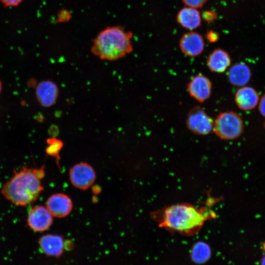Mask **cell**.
<instances>
[{"label":"cell","mask_w":265,"mask_h":265,"mask_svg":"<svg viewBox=\"0 0 265 265\" xmlns=\"http://www.w3.org/2000/svg\"><path fill=\"white\" fill-rule=\"evenodd\" d=\"M258 93L253 87L243 86L240 87L235 95V101L238 107L242 110L253 109L259 101Z\"/></svg>","instance_id":"8fae6325"},{"label":"cell","mask_w":265,"mask_h":265,"mask_svg":"<svg viewBox=\"0 0 265 265\" xmlns=\"http://www.w3.org/2000/svg\"><path fill=\"white\" fill-rule=\"evenodd\" d=\"M44 175L43 167L32 169L23 166L3 185L1 193L8 200L17 206H25L34 202L43 187L40 180Z\"/></svg>","instance_id":"7a4b0ae2"},{"label":"cell","mask_w":265,"mask_h":265,"mask_svg":"<svg viewBox=\"0 0 265 265\" xmlns=\"http://www.w3.org/2000/svg\"><path fill=\"white\" fill-rule=\"evenodd\" d=\"M251 76V69L244 62L233 64L227 72L228 81L236 86H245L250 81Z\"/></svg>","instance_id":"2e32d148"},{"label":"cell","mask_w":265,"mask_h":265,"mask_svg":"<svg viewBox=\"0 0 265 265\" xmlns=\"http://www.w3.org/2000/svg\"><path fill=\"white\" fill-rule=\"evenodd\" d=\"M58 95L57 85L51 80L40 82L36 88V97L39 103L44 107L52 106Z\"/></svg>","instance_id":"4fadbf2b"},{"label":"cell","mask_w":265,"mask_h":265,"mask_svg":"<svg viewBox=\"0 0 265 265\" xmlns=\"http://www.w3.org/2000/svg\"><path fill=\"white\" fill-rule=\"evenodd\" d=\"M231 63V59L229 53L220 48L212 51L206 61L209 69L211 72L216 73H222L226 71Z\"/></svg>","instance_id":"5bb4252c"},{"label":"cell","mask_w":265,"mask_h":265,"mask_svg":"<svg viewBox=\"0 0 265 265\" xmlns=\"http://www.w3.org/2000/svg\"><path fill=\"white\" fill-rule=\"evenodd\" d=\"M38 243L42 252L52 257H58L61 256L65 246L63 238L54 234H47L41 237Z\"/></svg>","instance_id":"7c38bea8"},{"label":"cell","mask_w":265,"mask_h":265,"mask_svg":"<svg viewBox=\"0 0 265 265\" xmlns=\"http://www.w3.org/2000/svg\"><path fill=\"white\" fill-rule=\"evenodd\" d=\"M213 121L204 109L195 106L189 111L186 124L187 129L192 133L205 135L212 132Z\"/></svg>","instance_id":"5b68a950"},{"label":"cell","mask_w":265,"mask_h":265,"mask_svg":"<svg viewBox=\"0 0 265 265\" xmlns=\"http://www.w3.org/2000/svg\"><path fill=\"white\" fill-rule=\"evenodd\" d=\"M69 177L71 183L74 186L85 190L94 183L96 174L90 165L86 163H80L71 168Z\"/></svg>","instance_id":"8992f818"},{"label":"cell","mask_w":265,"mask_h":265,"mask_svg":"<svg viewBox=\"0 0 265 265\" xmlns=\"http://www.w3.org/2000/svg\"><path fill=\"white\" fill-rule=\"evenodd\" d=\"M219 34L213 30H210L206 34L207 39L211 43H214L219 39Z\"/></svg>","instance_id":"44dd1931"},{"label":"cell","mask_w":265,"mask_h":265,"mask_svg":"<svg viewBox=\"0 0 265 265\" xmlns=\"http://www.w3.org/2000/svg\"><path fill=\"white\" fill-rule=\"evenodd\" d=\"M243 120L237 113L226 111L219 113L214 119L212 132L223 140H233L242 134Z\"/></svg>","instance_id":"277c9868"},{"label":"cell","mask_w":265,"mask_h":265,"mask_svg":"<svg viewBox=\"0 0 265 265\" xmlns=\"http://www.w3.org/2000/svg\"><path fill=\"white\" fill-rule=\"evenodd\" d=\"M132 33L121 27H107L94 40L91 51L101 59L118 60L132 52Z\"/></svg>","instance_id":"3957f363"},{"label":"cell","mask_w":265,"mask_h":265,"mask_svg":"<svg viewBox=\"0 0 265 265\" xmlns=\"http://www.w3.org/2000/svg\"><path fill=\"white\" fill-rule=\"evenodd\" d=\"M23 0H0V2L5 7H15L21 3Z\"/></svg>","instance_id":"ffe728a7"},{"label":"cell","mask_w":265,"mask_h":265,"mask_svg":"<svg viewBox=\"0 0 265 265\" xmlns=\"http://www.w3.org/2000/svg\"><path fill=\"white\" fill-rule=\"evenodd\" d=\"M186 6L198 9L202 7L208 0H182Z\"/></svg>","instance_id":"d6986e66"},{"label":"cell","mask_w":265,"mask_h":265,"mask_svg":"<svg viewBox=\"0 0 265 265\" xmlns=\"http://www.w3.org/2000/svg\"><path fill=\"white\" fill-rule=\"evenodd\" d=\"M179 45L181 52L191 57L200 55L205 47L203 36L193 30L184 33L180 39Z\"/></svg>","instance_id":"ba28073f"},{"label":"cell","mask_w":265,"mask_h":265,"mask_svg":"<svg viewBox=\"0 0 265 265\" xmlns=\"http://www.w3.org/2000/svg\"><path fill=\"white\" fill-rule=\"evenodd\" d=\"M49 146L46 148V153L50 156L58 158V153L63 146L62 142L56 138H50L47 140Z\"/></svg>","instance_id":"ac0fdd59"},{"label":"cell","mask_w":265,"mask_h":265,"mask_svg":"<svg viewBox=\"0 0 265 265\" xmlns=\"http://www.w3.org/2000/svg\"><path fill=\"white\" fill-rule=\"evenodd\" d=\"M211 249L209 246L202 241L196 243L193 246L191 257L196 263H203L210 257Z\"/></svg>","instance_id":"e0dca14e"},{"label":"cell","mask_w":265,"mask_h":265,"mask_svg":"<svg viewBox=\"0 0 265 265\" xmlns=\"http://www.w3.org/2000/svg\"><path fill=\"white\" fill-rule=\"evenodd\" d=\"M260 265H265V255L263 257Z\"/></svg>","instance_id":"603a6c76"},{"label":"cell","mask_w":265,"mask_h":265,"mask_svg":"<svg viewBox=\"0 0 265 265\" xmlns=\"http://www.w3.org/2000/svg\"><path fill=\"white\" fill-rule=\"evenodd\" d=\"M153 216L160 227L182 235L192 236L200 230L207 220L215 218L216 215L207 207L181 203L155 212Z\"/></svg>","instance_id":"6da1fadb"},{"label":"cell","mask_w":265,"mask_h":265,"mask_svg":"<svg viewBox=\"0 0 265 265\" xmlns=\"http://www.w3.org/2000/svg\"><path fill=\"white\" fill-rule=\"evenodd\" d=\"M189 95L200 103L210 98L212 92V83L210 80L202 74L193 77L186 86Z\"/></svg>","instance_id":"52a82bcc"},{"label":"cell","mask_w":265,"mask_h":265,"mask_svg":"<svg viewBox=\"0 0 265 265\" xmlns=\"http://www.w3.org/2000/svg\"><path fill=\"white\" fill-rule=\"evenodd\" d=\"M263 249L265 251V242L263 244Z\"/></svg>","instance_id":"cb8c5ba5"},{"label":"cell","mask_w":265,"mask_h":265,"mask_svg":"<svg viewBox=\"0 0 265 265\" xmlns=\"http://www.w3.org/2000/svg\"><path fill=\"white\" fill-rule=\"evenodd\" d=\"M53 215L46 207L43 206H34L30 209L27 216L28 227L35 232H43L51 226Z\"/></svg>","instance_id":"9c48e42d"},{"label":"cell","mask_w":265,"mask_h":265,"mask_svg":"<svg viewBox=\"0 0 265 265\" xmlns=\"http://www.w3.org/2000/svg\"><path fill=\"white\" fill-rule=\"evenodd\" d=\"M258 108L260 114L265 118V94L259 99Z\"/></svg>","instance_id":"7402d4cb"},{"label":"cell","mask_w":265,"mask_h":265,"mask_svg":"<svg viewBox=\"0 0 265 265\" xmlns=\"http://www.w3.org/2000/svg\"><path fill=\"white\" fill-rule=\"evenodd\" d=\"M176 21L182 27L191 31L201 26L202 17L198 9L185 6L178 11Z\"/></svg>","instance_id":"9a60e30c"},{"label":"cell","mask_w":265,"mask_h":265,"mask_svg":"<svg viewBox=\"0 0 265 265\" xmlns=\"http://www.w3.org/2000/svg\"><path fill=\"white\" fill-rule=\"evenodd\" d=\"M1 82L0 81V91H1Z\"/></svg>","instance_id":"d4e9b609"},{"label":"cell","mask_w":265,"mask_h":265,"mask_svg":"<svg viewBox=\"0 0 265 265\" xmlns=\"http://www.w3.org/2000/svg\"><path fill=\"white\" fill-rule=\"evenodd\" d=\"M72 206L71 199L62 193L51 195L46 203V208L52 215L59 218L68 215L72 210Z\"/></svg>","instance_id":"30bf717a"}]
</instances>
